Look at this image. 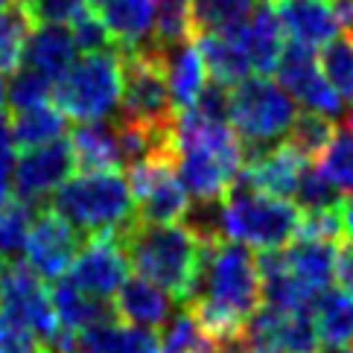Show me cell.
I'll use <instances>...</instances> for the list:
<instances>
[{
	"label": "cell",
	"mask_w": 353,
	"mask_h": 353,
	"mask_svg": "<svg viewBox=\"0 0 353 353\" xmlns=\"http://www.w3.org/2000/svg\"><path fill=\"white\" fill-rule=\"evenodd\" d=\"M260 269L254 251L219 239L205 248L196 289L184 310L216 339L243 336V327L260 310Z\"/></svg>",
	"instance_id": "cell-1"
},
{
	"label": "cell",
	"mask_w": 353,
	"mask_h": 353,
	"mask_svg": "<svg viewBox=\"0 0 353 353\" xmlns=\"http://www.w3.org/2000/svg\"><path fill=\"white\" fill-rule=\"evenodd\" d=\"M117 236L137 277L161 286L181 307L190 301L201 257L210 243H199L187 225H146L137 219Z\"/></svg>",
	"instance_id": "cell-2"
},
{
	"label": "cell",
	"mask_w": 353,
	"mask_h": 353,
	"mask_svg": "<svg viewBox=\"0 0 353 353\" xmlns=\"http://www.w3.org/2000/svg\"><path fill=\"white\" fill-rule=\"evenodd\" d=\"M50 210L82 236L120 234L137 219L129 179L123 172H79L59 187Z\"/></svg>",
	"instance_id": "cell-3"
},
{
	"label": "cell",
	"mask_w": 353,
	"mask_h": 353,
	"mask_svg": "<svg viewBox=\"0 0 353 353\" xmlns=\"http://www.w3.org/2000/svg\"><path fill=\"white\" fill-rule=\"evenodd\" d=\"M301 231V210L295 201L257 193L243 175H236L222 199V236L245 248L281 251Z\"/></svg>",
	"instance_id": "cell-4"
},
{
	"label": "cell",
	"mask_w": 353,
	"mask_h": 353,
	"mask_svg": "<svg viewBox=\"0 0 353 353\" xmlns=\"http://www.w3.org/2000/svg\"><path fill=\"white\" fill-rule=\"evenodd\" d=\"M56 108L70 120L103 123L111 111L120 108L123 68L117 50L88 53L73 61V68L53 88Z\"/></svg>",
	"instance_id": "cell-5"
},
{
	"label": "cell",
	"mask_w": 353,
	"mask_h": 353,
	"mask_svg": "<svg viewBox=\"0 0 353 353\" xmlns=\"http://www.w3.org/2000/svg\"><path fill=\"white\" fill-rule=\"evenodd\" d=\"M295 117L292 97L269 77H248L231 91L228 120L243 143L277 146Z\"/></svg>",
	"instance_id": "cell-6"
},
{
	"label": "cell",
	"mask_w": 353,
	"mask_h": 353,
	"mask_svg": "<svg viewBox=\"0 0 353 353\" xmlns=\"http://www.w3.org/2000/svg\"><path fill=\"white\" fill-rule=\"evenodd\" d=\"M129 187L134 199V216L146 225H179L190 210V196L179 181L175 161H146L129 170Z\"/></svg>",
	"instance_id": "cell-7"
},
{
	"label": "cell",
	"mask_w": 353,
	"mask_h": 353,
	"mask_svg": "<svg viewBox=\"0 0 353 353\" xmlns=\"http://www.w3.org/2000/svg\"><path fill=\"white\" fill-rule=\"evenodd\" d=\"M0 312L27 327L44 347L59 330L53 298H50L44 281L27 263H9L3 283H0Z\"/></svg>",
	"instance_id": "cell-8"
},
{
	"label": "cell",
	"mask_w": 353,
	"mask_h": 353,
	"mask_svg": "<svg viewBox=\"0 0 353 353\" xmlns=\"http://www.w3.org/2000/svg\"><path fill=\"white\" fill-rule=\"evenodd\" d=\"M68 281L77 289H82L85 295L111 304V298H117L123 283L129 281V260H125L120 236L117 234L88 236L77 260H73Z\"/></svg>",
	"instance_id": "cell-9"
},
{
	"label": "cell",
	"mask_w": 353,
	"mask_h": 353,
	"mask_svg": "<svg viewBox=\"0 0 353 353\" xmlns=\"http://www.w3.org/2000/svg\"><path fill=\"white\" fill-rule=\"evenodd\" d=\"M85 239L77 228L56 216L50 208H39L32 219V228L27 236V266L41 277V281H61L65 272L73 266L79 248L85 245Z\"/></svg>",
	"instance_id": "cell-10"
},
{
	"label": "cell",
	"mask_w": 353,
	"mask_h": 353,
	"mask_svg": "<svg viewBox=\"0 0 353 353\" xmlns=\"http://www.w3.org/2000/svg\"><path fill=\"white\" fill-rule=\"evenodd\" d=\"M277 79H281V88L286 94H292L298 103H304L315 114H324L330 120L342 117L345 99L324 79L319 68V56L310 47L289 41L281 56V65H277Z\"/></svg>",
	"instance_id": "cell-11"
},
{
	"label": "cell",
	"mask_w": 353,
	"mask_h": 353,
	"mask_svg": "<svg viewBox=\"0 0 353 353\" xmlns=\"http://www.w3.org/2000/svg\"><path fill=\"white\" fill-rule=\"evenodd\" d=\"M73 170H77V161L68 141L27 149L12 167V196L39 208L50 193H56L70 179Z\"/></svg>",
	"instance_id": "cell-12"
},
{
	"label": "cell",
	"mask_w": 353,
	"mask_h": 353,
	"mask_svg": "<svg viewBox=\"0 0 353 353\" xmlns=\"http://www.w3.org/2000/svg\"><path fill=\"white\" fill-rule=\"evenodd\" d=\"M272 9L292 44L315 50L319 44H330L339 35V21L330 0H272Z\"/></svg>",
	"instance_id": "cell-13"
},
{
	"label": "cell",
	"mask_w": 353,
	"mask_h": 353,
	"mask_svg": "<svg viewBox=\"0 0 353 353\" xmlns=\"http://www.w3.org/2000/svg\"><path fill=\"white\" fill-rule=\"evenodd\" d=\"M310 167V161H304L292 146L277 143L274 149H269L266 155H260L257 161L245 163L239 175L254 187L257 193H266L272 199H292L295 187L301 181V175Z\"/></svg>",
	"instance_id": "cell-14"
},
{
	"label": "cell",
	"mask_w": 353,
	"mask_h": 353,
	"mask_svg": "<svg viewBox=\"0 0 353 353\" xmlns=\"http://www.w3.org/2000/svg\"><path fill=\"white\" fill-rule=\"evenodd\" d=\"M286 266L298 281V286L315 301L321 292H327L336 277V257H339V245L333 243H321V239H304L295 236L292 243L283 248Z\"/></svg>",
	"instance_id": "cell-15"
},
{
	"label": "cell",
	"mask_w": 353,
	"mask_h": 353,
	"mask_svg": "<svg viewBox=\"0 0 353 353\" xmlns=\"http://www.w3.org/2000/svg\"><path fill=\"white\" fill-rule=\"evenodd\" d=\"M236 39L245 50L251 70H257V77H269V73L277 70L286 44H283L281 21H277L272 3H260L245 27L236 30Z\"/></svg>",
	"instance_id": "cell-16"
},
{
	"label": "cell",
	"mask_w": 353,
	"mask_h": 353,
	"mask_svg": "<svg viewBox=\"0 0 353 353\" xmlns=\"http://www.w3.org/2000/svg\"><path fill=\"white\" fill-rule=\"evenodd\" d=\"M114 312L123 324L141 327V330L167 327L172 319V298L146 277H129L114 298Z\"/></svg>",
	"instance_id": "cell-17"
},
{
	"label": "cell",
	"mask_w": 353,
	"mask_h": 353,
	"mask_svg": "<svg viewBox=\"0 0 353 353\" xmlns=\"http://www.w3.org/2000/svg\"><path fill=\"white\" fill-rule=\"evenodd\" d=\"M163 77H167V88H170L175 111L181 114V111L193 108L201 88L208 85V79H205L208 70H205V61H201L199 47L190 39L163 50Z\"/></svg>",
	"instance_id": "cell-18"
},
{
	"label": "cell",
	"mask_w": 353,
	"mask_h": 353,
	"mask_svg": "<svg viewBox=\"0 0 353 353\" xmlns=\"http://www.w3.org/2000/svg\"><path fill=\"white\" fill-rule=\"evenodd\" d=\"M114 50H134L155 35V0H108L99 12Z\"/></svg>",
	"instance_id": "cell-19"
},
{
	"label": "cell",
	"mask_w": 353,
	"mask_h": 353,
	"mask_svg": "<svg viewBox=\"0 0 353 353\" xmlns=\"http://www.w3.org/2000/svg\"><path fill=\"white\" fill-rule=\"evenodd\" d=\"M77 41L68 27H39L32 30L27 41V53H23V68L41 73L44 79L59 82L77 61Z\"/></svg>",
	"instance_id": "cell-20"
},
{
	"label": "cell",
	"mask_w": 353,
	"mask_h": 353,
	"mask_svg": "<svg viewBox=\"0 0 353 353\" xmlns=\"http://www.w3.org/2000/svg\"><path fill=\"white\" fill-rule=\"evenodd\" d=\"M161 353H248L245 336H234V339H216L201 327L190 310H179L163 327Z\"/></svg>",
	"instance_id": "cell-21"
},
{
	"label": "cell",
	"mask_w": 353,
	"mask_h": 353,
	"mask_svg": "<svg viewBox=\"0 0 353 353\" xmlns=\"http://www.w3.org/2000/svg\"><path fill=\"white\" fill-rule=\"evenodd\" d=\"M70 152L82 172H120L123 155L111 123H79L70 132Z\"/></svg>",
	"instance_id": "cell-22"
},
{
	"label": "cell",
	"mask_w": 353,
	"mask_h": 353,
	"mask_svg": "<svg viewBox=\"0 0 353 353\" xmlns=\"http://www.w3.org/2000/svg\"><path fill=\"white\" fill-rule=\"evenodd\" d=\"M50 298H53V310H56L59 327L73 330V333H85V330H91V327H97V324H105V321L117 319L114 304L85 295L82 289H77L68 281V277L56 281L53 295Z\"/></svg>",
	"instance_id": "cell-23"
},
{
	"label": "cell",
	"mask_w": 353,
	"mask_h": 353,
	"mask_svg": "<svg viewBox=\"0 0 353 353\" xmlns=\"http://www.w3.org/2000/svg\"><path fill=\"white\" fill-rule=\"evenodd\" d=\"M196 47L205 61V70L225 88H236L248 79L251 65L245 59V50L239 44L236 32H219V35H196Z\"/></svg>",
	"instance_id": "cell-24"
},
{
	"label": "cell",
	"mask_w": 353,
	"mask_h": 353,
	"mask_svg": "<svg viewBox=\"0 0 353 353\" xmlns=\"http://www.w3.org/2000/svg\"><path fill=\"white\" fill-rule=\"evenodd\" d=\"M79 353H161V342L152 330L114 319L79 333Z\"/></svg>",
	"instance_id": "cell-25"
},
{
	"label": "cell",
	"mask_w": 353,
	"mask_h": 353,
	"mask_svg": "<svg viewBox=\"0 0 353 353\" xmlns=\"http://www.w3.org/2000/svg\"><path fill=\"white\" fill-rule=\"evenodd\" d=\"M312 324L319 342L327 347H350L353 345V298L345 289H327L312 301Z\"/></svg>",
	"instance_id": "cell-26"
},
{
	"label": "cell",
	"mask_w": 353,
	"mask_h": 353,
	"mask_svg": "<svg viewBox=\"0 0 353 353\" xmlns=\"http://www.w3.org/2000/svg\"><path fill=\"white\" fill-rule=\"evenodd\" d=\"M254 9V0H190V35L236 32Z\"/></svg>",
	"instance_id": "cell-27"
},
{
	"label": "cell",
	"mask_w": 353,
	"mask_h": 353,
	"mask_svg": "<svg viewBox=\"0 0 353 353\" xmlns=\"http://www.w3.org/2000/svg\"><path fill=\"white\" fill-rule=\"evenodd\" d=\"M65 129H68V117L61 114L56 105H39L30 111H18V114L9 120L12 146L23 149V152L61 141Z\"/></svg>",
	"instance_id": "cell-28"
},
{
	"label": "cell",
	"mask_w": 353,
	"mask_h": 353,
	"mask_svg": "<svg viewBox=\"0 0 353 353\" xmlns=\"http://www.w3.org/2000/svg\"><path fill=\"white\" fill-rule=\"evenodd\" d=\"M35 30L21 0H12L6 12H0V77L18 73L27 53V41Z\"/></svg>",
	"instance_id": "cell-29"
},
{
	"label": "cell",
	"mask_w": 353,
	"mask_h": 353,
	"mask_svg": "<svg viewBox=\"0 0 353 353\" xmlns=\"http://www.w3.org/2000/svg\"><path fill=\"white\" fill-rule=\"evenodd\" d=\"M35 213H39V208L15 196L0 208V260L21 263L23 251H27V236H30Z\"/></svg>",
	"instance_id": "cell-30"
},
{
	"label": "cell",
	"mask_w": 353,
	"mask_h": 353,
	"mask_svg": "<svg viewBox=\"0 0 353 353\" xmlns=\"http://www.w3.org/2000/svg\"><path fill=\"white\" fill-rule=\"evenodd\" d=\"M315 167L339 193H353V120L339 125Z\"/></svg>",
	"instance_id": "cell-31"
},
{
	"label": "cell",
	"mask_w": 353,
	"mask_h": 353,
	"mask_svg": "<svg viewBox=\"0 0 353 353\" xmlns=\"http://www.w3.org/2000/svg\"><path fill=\"white\" fill-rule=\"evenodd\" d=\"M333 134H336V125L330 117L315 114V111H304V114H298L295 123L289 125L286 146H292L304 161H312V158L319 161L327 143L333 141Z\"/></svg>",
	"instance_id": "cell-32"
},
{
	"label": "cell",
	"mask_w": 353,
	"mask_h": 353,
	"mask_svg": "<svg viewBox=\"0 0 353 353\" xmlns=\"http://www.w3.org/2000/svg\"><path fill=\"white\" fill-rule=\"evenodd\" d=\"M319 68L339 97L353 99V39L350 35H336L330 44L321 47Z\"/></svg>",
	"instance_id": "cell-33"
},
{
	"label": "cell",
	"mask_w": 353,
	"mask_h": 353,
	"mask_svg": "<svg viewBox=\"0 0 353 353\" xmlns=\"http://www.w3.org/2000/svg\"><path fill=\"white\" fill-rule=\"evenodd\" d=\"M190 39V0H155V35L158 47H175Z\"/></svg>",
	"instance_id": "cell-34"
},
{
	"label": "cell",
	"mask_w": 353,
	"mask_h": 353,
	"mask_svg": "<svg viewBox=\"0 0 353 353\" xmlns=\"http://www.w3.org/2000/svg\"><path fill=\"white\" fill-rule=\"evenodd\" d=\"M53 82L44 79L41 73H35L30 68H23L18 73H12V82L6 85V103L12 105V111H30L47 105V99L53 97Z\"/></svg>",
	"instance_id": "cell-35"
},
{
	"label": "cell",
	"mask_w": 353,
	"mask_h": 353,
	"mask_svg": "<svg viewBox=\"0 0 353 353\" xmlns=\"http://www.w3.org/2000/svg\"><path fill=\"white\" fill-rule=\"evenodd\" d=\"M295 208L301 213H315V210H327V208H339L342 205V193L336 190V187L324 179V175L319 172V167H310L304 170V175H301V181L295 187Z\"/></svg>",
	"instance_id": "cell-36"
},
{
	"label": "cell",
	"mask_w": 353,
	"mask_h": 353,
	"mask_svg": "<svg viewBox=\"0 0 353 353\" xmlns=\"http://www.w3.org/2000/svg\"><path fill=\"white\" fill-rule=\"evenodd\" d=\"M70 35H73V41H77V50H82L85 56L114 50V41H111L103 18H99V12H94L91 6H85L79 15L70 21Z\"/></svg>",
	"instance_id": "cell-37"
},
{
	"label": "cell",
	"mask_w": 353,
	"mask_h": 353,
	"mask_svg": "<svg viewBox=\"0 0 353 353\" xmlns=\"http://www.w3.org/2000/svg\"><path fill=\"white\" fill-rule=\"evenodd\" d=\"M342 234H345L342 205H339V208H327V210H315V213H301V231H298V236L342 245Z\"/></svg>",
	"instance_id": "cell-38"
},
{
	"label": "cell",
	"mask_w": 353,
	"mask_h": 353,
	"mask_svg": "<svg viewBox=\"0 0 353 353\" xmlns=\"http://www.w3.org/2000/svg\"><path fill=\"white\" fill-rule=\"evenodd\" d=\"M35 27H61L70 23L88 6L85 0H21Z\"/></svg>",
	"instance_id": "cell-39"
},
{
	"label": "cell",
	"mask_w": 353,
	"mask_h": 353,
	"mask_svg": "<svg viewBox=\"0 0 353 353\" xmlns=\"http://www.w3.org/2000/svg\"><path fill=\"white\" fill-rule=\"evenodd\" d=\"M0 353H47V347L27 327H21L18 321L0 312Z\"/></svg>",
	"instance_id": "cell-40"
},
{
	"label": "cell",
	"mask_w": 353,
	"mask_h": 353,
	"mask_svg": "<svg viewBox=\"0 0 353 353\" xmlns=\"http://www.w3.org/2000/svg\"><path fill=\"white\" fill-rule=\"evenodd\" d=\"M228 108H231V94L228 88L219 82H208L201 88L199 99L193 103V111L205 120H216V123H228Z\"/></svg>",
	"instance_id": "cell-41"
},
{
	"label": "cell",
	"mask_w": 353,
	"mask_h": 353,
	"mask_svg": "<svg viewBox=\"0 0 353 353\" xmlns=\"http://www.w3.org/2000/svg\"><path fill=\"white\" fill-rule=\"evenodd\" d=\"M12 167H15V146H12V132H9V117L0 111V208L12 199Z\"/></svg>",
	"instance_id": "cell-42"
},
{
	"label": "cell",
	"mask_w": 353,
	"mask_h": 353,
	"mask_svg": "<svg viewBox=\"0 0 353 353\" xmlns=\"http://www.w3.org/2000/svg\"><path fill=\"white\" fill-rule=\"evenodd\" d=\"M336 277L342 281V289H345V292L353 298V245H339Z\"/></svg>",
	"instance_id": "cell-43"
},
{
	"label": "cell",
	"mask_w": 353,
	"mask_h": 353,
	"mask_svg": "<svg viewBox=\"0 0 353 353\" xmlns=\"http://www.w3.org/2000/svg\"><path fill=\"white\" fill-rule=\"evenodd\" d=\"M342 219H345V234L350 236V245H353V196L342 201Z\"/></svg>",
	"instance_id": "cell-44"
},
{
	"label": "cell",
	"mask_w": 353,
	"mask_h": 353,
	"mask_svg": "<svg viewBox=\"0 0 353 353\" xmlns=\"http://www.w3.org/2000/svg\"><path fill=\"white\" fill-rule=\"evenodd\" d=\"M3 105H6V82L0 77V111H3Z\"/></svg>",
	"instance_id": "cell-45"
},
{
	"label": "cell",
	"mask_w": 353,
	"mask_h": 353,
	"mask_svg": "<svg viewBox=\"0 0 353 353\" xmlns=\"http://www.w3.org/2000/svg\"><path fill=\"white\" fill-rule=\"evenodd\" d=\"M315 353H353L350 347H327V350H315Z\"/></svg>",
	"instance_id": "cell-46"
},
{
	"label": "cell",
	"mask_w": 353,
	"mask_h": 353,
	"mask_svg": "<svg viewBox=\"0 0 353 353\" xmlns=\"http://www.w3.org/2000/svg\"><path fill=\"white\" fill-rule=\"evenodd\" d=\"M6 269H9V263H6V260H0V283H3V274H6Z\"/></svg>",
	"instance_id": "cell-47"
},
{
	"label": "cell",
	"mask_w": 353,
	"mask_h": 353,
	"mask_svg": "<svg viewBox=\"0 0 353 353\" xmlns=\"http://www.w3.org/2000/svg\"><path fill=\"white\" fill-rule=\"evenodd\" d=\"M85 3H88V6H91V9H94V6H105V3H108V0H85Z\"/></svg>",
	"instance_id": "cell-48"
},
{
	"label": "cell",
	"mask_w": 353,
	"mask_h": 353,
	"mask_svg": "<svg viewBox=\"0 0 353 353\" xmlns=\"http://www.w3.org/2000/svg\"><path fill=\"white\" fill-rule=\"evenodd\" d=\"M9 3H12V0H0V12H6V9H9Z\"/></svg>",
	"instance_id": "cell-49"
},
{
	"label": "cell",
	"mask_w": 353,
	"mask_h": 353,
	"mask_svg": "<svg viewBox=\"0 0 353 353\" xmlns=\"http://www.w3.org/2000/svg\"><path fill=\"white\" fill-rule=\"evenodd\" d=\"M248 353H281V350H248Z\"/></svg>",
	"instance_id": "cell-50"
},
{
	"label": "cell",
	"mask_w": 353,
	"mask_h": 353,
	"mask_svg": "<svg viewBox=\"0 0 353 353\" xmlns=\"http://www.w3.org/2000/svg\"><path fill=\"white\" fill-rule=\"evenodd\" d=\"M350 120H353V99H350Z\"/></svg>",
	"instance_id": "cell-51"
},
{
	"label": "cell",
	"mask_w": 353,
	"mask_h": 353,
	"mask_svg": "<svg viewBox=\"0 0 353 353\" xmlns=\"http://www.w3.org/2000/svg\"><path fill=\"white\" fill-rule=\"evenodd\" d=\"M260 3H272V0H260Z\"/></svg>",
	"instance_id": "cell-52"
},
{
	"label": "cell",
	"mask_w": 353,
	"mask_h": 353,
	"mask_svg": "<svg viewBox=\"0 0 353 353\" xmlns=\"http://www.w3.org/2000/svg\"><path fill=\"white\" fill-rule=\"evenodd\" d=\"M350 39H353V35H350Z\"/></svg>",
	"instance_id": "cell-53"
}]
</instances>
